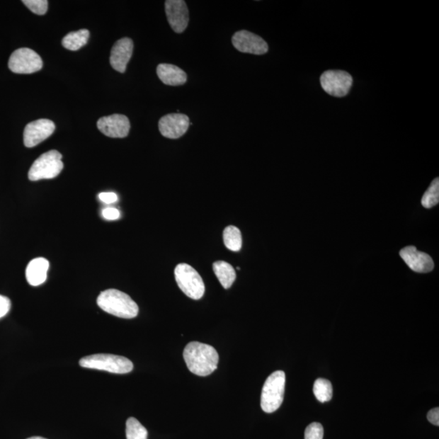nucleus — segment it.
I'll return each mask as SVG.
<instances>
[{"label": "nucleus", "instance_id": "obj_2", "mask_svg": "<svg viewBox=\"0 0 439 439\" xmlns=\"http://www.w3.org/2000/svg\"><path fill=\"white\" fill-rule=\"evenodd\" d=\"M97 304L108 314L124 319H132L139 314V306L130 296L116 289L101 292L98 296Z\"/></svg>", "mask_w": 439, "mask_h": 439}, {"label": "nucleus", "instance_id": "obj_4", "mask_svg": "<svg viewBox=\"0 0 439 439\" xmlns=\"http://www.w3.org/2000/svg\"><path fill=\"white\" fill-rule=\"evenodd\" d=\"M285 387V375L283 371H276L267 378L262 389L261 406L263 411L272 414L283 402Z\"/></svg>", "mask_w": 439, "mask_h": 439}, {"label": "nucleus", "instance_id": "obj_15", "mask_svg": "<svg viewBox=\"0 0 439 439\" xmlns=\"http://www.w3.org/2000/svg\"><path fill=\"white\" fill-rule=\"evenodd\" d=\"M133 51L134 42L130 38H123L117 41L112 48L110 56V64L112 67L119 73H125Z\"/></svg>", "mask_w": 439, "mask_h": 439}, {"label": "nucleus", "instance_id": "obj_11", "mask_svg": "<svg viewBox=\"0 0 439 439\" xmlns=\"http://www.w3.org/2000/svg\"><path fill=\"white\" fill-rule=\"evenodd\" d=\"M56 130V125L51 120H34L25 126L24 144L26 147H34L50 137Z\"/></svg>", "mask_w": 439, "mask_h": 439}, {"label": "nucleus", "instance_id": "obj_18", "mask_svg": "<svg viewBox=\"0 0 439 439\" xmlns=\"http://www.w3.org/2000/svg\"><path fill=\"white\" fill-rule=\"evenodd\" d=\"M214 273L224 289L232 287L236 279L234 268L229 263L217 261L212 266Z\"/></svg>", "mask_w": 439, "mask_h": 439}, {"label": "nucleus", "instance_id": "obj_19", "mask_svg": "<svg viewBox=\"0 0 439 439\" xmlns=\"http://www.w3.org/2000/svg\"><path fill=\"white\" fill-rule=\"evenodd\" d=\"M90 32L87 30L71 32L62 40V45L70 51H78L89 40Z\"/></svg>", "mask_w": 439, "mask_h": 439}, {"label": "nucleus", "instance_id": "obj_10", "mask_svg": "<svg viewBox=\"0 0 439 439\" xmlns=\"http://www.w3.org/2000/svg\"><path fill=\"white\" fill-rule=\"evenodd\" d=\"M232 43L240 52L263 55L268 51L267 42L261 37L248 30L236 32L232 37Z\"/></svg>", "mask_w": 439, "mask_h": 439}, {"label": "nucleus", "instance_id": "obj_9", "mask_svg": "<svg viewBox=\"0 0 439 439\" xmlns=\"http://www.w3.org/2000/svg\"><path fill=\"white\" fill-rule=\"evenodd\" d=\"M190 126V119L183 113H170L159 120V130L170 139H178L183 136Z\"/></svg>", "mask_w": 439, "mask_h": 439}, {"label": "nucleus", "instance_id": "obj_6", "mask_svg": "<svg viewBox=\"0 0 439 439\" xmlns=\"http://www.w3.org/2000/svg\"><path fill=\"white\" fill-rule=\"evenodd\" d=\"M64 169L62 155L58 151L52 150L42 154L32 164L28 177L32 182L42 179L57 178Z\"/></svg>", "mask_w": 439, "mask_h": 439}, {"label": "nucleus", "instance_id": "obj_1", "mask_svg": "<svg viewBox=\"0 0 439 439\" xmlns=\"http://www.w3.org/2000/svg\"><path fill=\"white\" fill-rule=\"evenodd\" d=\"M183 358L186 366L194 375L200 377L210 375L217 370L219 355L210 345L191 342L186 346Z\"/></svg>", "mask_w": 439, "mask_h": 439}, {"label": "nucleus", "instance_id": "obj_7", "mask_svg": "<svg viewBox=\"0 0 439 439\" xmlns=\"http://www.w3.org/2000/svg\"><path fill=\"white\" fill-rule=\"evenodd\" d=\"M42 59L40 55L30 48H19L9 58L8 67L12 72L18 74H30L42 68Z\"/></svg>", "mask_w": 439, "mask_h": 439}, {"label": "nucleus", "instance_id": "obj_25", "mask_svg": "<svg viewBox=\"0 0 439 439\" xmlns=\"http://www.w3.org/2000/svg\"><path fill=\"white\" fill-rule=\"evenodd\" d=\"M323 426L317 422L310 424L306 428L304 439H323Z\"/></svg>", "mask_w": 439, "mask_h": 439}, {"label": "nucleus", "instance_id": "obj_14", "mask_svg": "<svg viewBox=\"0 0 439 439\" xmlns=\"http://www.w3.org/2000/svg\"><path fill=\"white\" fill-rule=\"evenodd\" d=\"M400 256L411 270L416 273H430L435 267L432 258L425 252L417 250L414 246L400 251Z\"/></svg>", "mask_w": 439, "mask_h": 439}, {"label": "nucleus", "instance_id": "obj_3", "mask_svg": "<svg viewBox=\"0 0 439 439\" xmlns=\"http://www.w3.org/2000/svg\"><path fill=\"white\" fill-rule=\"evenodd\" d=\"M79 365L86 369L106 371L118 375H125L134 369L129 359L111 354H96L86 356L80 360Z\"/></svg>", "mask_w": 439, "mask_h": 439}, {"label": "nucleus", "instance_id": "obj_23", "mask_svg": "<svg viewBox=\"0 0 439 439\" xmlns=\"http://www.w3.org/2000/svg\"><path fill=\"white\" fill-rule=\"evenodd\" d=\"M439 202V179L433 181L429 188L425 192L421 199V205L426 208H431L436 206Z\"/></svg>", "mask_w": 439, "mask_h": 439}, {"label": "nucleus", "instance_id": "obj_8", "mask_svg": "<svg viewBox=\"0 0 439 439\" xmlns=\"http://www.w3.org/2000/svg\"><path fill=\"white\" fill-rule=\"evenodd\" d=\"M321 85L328 95L334 97L347 96L353 84V76L343 70H328L321 76Z\"/></svg>", "mask_w": 439, "mask_h": 439}, {"label": "nucleus", "instance_id": "obj_27", "mask_svg": "<svg viewBox=\"0 0 439 439\" xmlns=\"http://www.w3.org/2000/svg\"><path fill=\"white\" fill-rule=\"evenodd\" d=\"M11 309V301L6 297L0 295V319L6 316Z\"/></svg>", "mask_w": 439, "mask_h": 439}, {"label": "nucleus", "instance_id": "obj_29", "mask_svg": "<svg viewBox=\"0 0 439 439\" xmlns=\"http://www.w3.org/2000/svg\"><path fill=\"white\" fill-rule=\"evenodd\" d=\"M427 419L431 422V424L435 425L436 426H439V409L435 408L433 409L428 413Z\"/></svg>", "mask_w": 439, "mask_h": 439}, {"label": "nucleus", "instance_id": "obj_12", "mask_svg": "<svg viewBox=\"0 0 439 439\" xmlns=\"http://www.w3.org/2000/svg\"><path fill=\"white\" fill-rule=\"evenodd\" d=\"M97 126L104 135L115 139L125 138L130 130L129 118L122 114L101 118L98 120Z\"/></svg>", "mask_w": 439, "mask_h": 439}, {"label": "nucleus", "instance_id": "obj_21", "mask_svg": "<svg viewBox=\"0 0 439 439\" xmlns=\"http://www.w3.org/2000/svg\"><path fill=\"white\" fill-rule=\"evenodd\" d=\"M314 393L318 401L326 403L333 397V387L331 382L319 378L314 383Z\"/></svg>", "mask_w": 439, "mask_h": 439}, {"label": "nucleus", "instance_id": "obj_24", "mask_svg": "<svg viewBox=\"0 0 439 439\" xmlns=\"http://www.w3.org/2000/svg\"><path fill=\"white\" fill-rule=\"evenodd\" d=\"M22 3H23L32 13L37 15L42 16L47 12L48 2L47 0H24Z\"/></svg>", "mask_w": 439, "mask_h": 439}, {"label": "nucleus", "instance_id": "obj_16", "mask_svg": "<svg viewBox=\"0 0 439 439\" xmlns=\"http://www.w3.org/2000/svg\"><path fill=\"white\" fill-rule=\"evenodd\" d=\"M50 263L45 258L38 257L32 260L26 268L27 282L33 287H38L46 282Z\"/></svg>", "mask_w": 439, "mask_h": 439}, {"label": "nucleus", "instance_id": "obj_20", "mask_svg": "<svg viewBox=\"0 0 439 439\" xmlns=\"http://www.w3.org/2000/svg\"><path fill=\"white\" fill-rule=\"evenodd\" d=\"M223 239L224 246L232 251H239L241 250V234L239 228L234 226H229L224 229L223 233Z\"/></svg>", "mask_w": 439, "mask_h": 439}, {"label": "nucleus", "instance_id": "obj_13", "mask_svg": "<svg viewBox=\"0 0 439 439\" xmlns=\"http://www.w3.org/2000/svg\"><path fill=\"white\" fill-rule=\"evenodd\" d=\"M166 13L169 23L175 33L181 34L188 28L189 11L183 0H167Z\"/></svg>", "mask_w": 439, "mask_h": 439}, {"label": "nucleus", "instance_id": "obj_5", "mask_svg": "<svg viewBox=\"0 0 439 439\" xmlns=\"http://www.w3.org/2000/svg\"><path fill=\"white\" fill-rule=\"evenodd\" d=\"M176 282L182 292L190 299L200 300L205 285L199 273L188 263H179L174 270Z\"/></svg>", "mask_w": 439, "mask_h": 439}, {"label": "nucleus", "instance_id": "obj_26", "mask_svg": "<svg viewBox=\"0 0 439 439\" xmlns=\"http://www.w3.org/2000/svg\"><path fill=\"white\" fill-rule=\"evenodd\" d=\"M98 199H100L103 204L113 205L118 201V197L114 192H102V193L98 195Z\"/></svg>", "mask_w": 439, "mask_h": 439}, {"label": "nucleus", "instance_id": "obj_17", "mask_svg": "<svg viewBox=\"0 0 439 439\" xmlns=\"http://www.w3.org/2000/svg\"><path fill=\"white\" fill-rule=\"evenodd\" d=\"M156 73L163 84L168 86H181L188 81V75L184 71L173 64H159Z\"/></svg>", "mask_w": 439, "mask_h": 439}, {"label": "nucleus", "instance_id": "obj_30", "mask_svg": "<svg viewBox=\"0 0 439 439\" xmlns=\"http://www.w3.org/2000/svg\"><path fill=\"white\" fill-rule=\"evenodd\" d=\"M27 439H47V438H44L42 437H31L30 438H27Z\"/></svg>", "mask_w": 439, "mask_h": 439}, {"label": "nucleus", "instance_id": "obj_22", "mask_svg": "<svg viewBox=\"0 0 439 439\" xmlns=\"http://www.w3.org/2000/svg\"><path fill=\"white\" fill-rule=\"evenodd\" d=\"M125 432L127 439H147L148 433L146 428L135 417H130L126 421Z\"/></svg>", "mask_w": 439, "mask_h": 439}, {"label": "nucleus", "instance_id": "obj_28", "mask_svg": "<svg viewBox=\"0 0 439 439\" xmlns=\"http://www.w3.org/2000/svg\"><path fill=\"white\" fill-rule=\"evenodd\" d=\"M102 216L104 219H108V221H114V219L120 218V213L117 208L106 207L103 210Z\"/></svg>", "mask_w": 439, "mask_h": 439}]
</instances>
